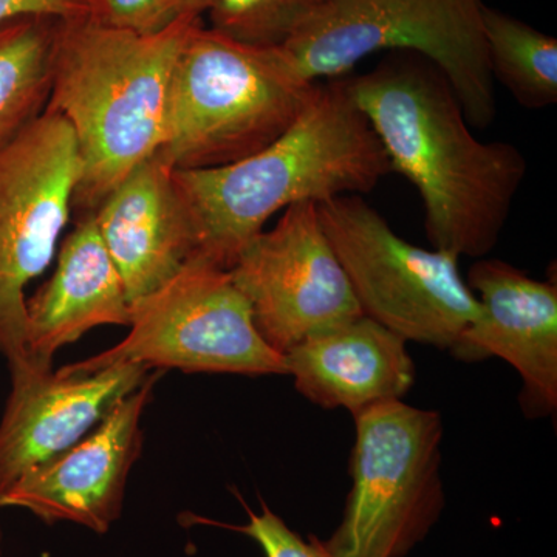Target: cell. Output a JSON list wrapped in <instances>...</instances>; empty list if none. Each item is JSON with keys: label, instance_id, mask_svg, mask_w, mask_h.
<instances>
[{"label": "cell", "instance_id": "6da1fadb", "mask_svg": "<svg viewBox=\"0 0 557 557\" xmlns=\"http://www.w3.org/2000/svg\"><path fill=\"white\" fill-rule=\"evenodd\" d=\"M347 86L392 172L420 194L432 248L458 259L490 255L527 177L523 153L475 138L448 79L416 53L394 51Z\"/></svg>", "mask_w": 557, "mask_h": 557}, {"label": "cell", "instance_id": "7a4b0ae2", "mask_svg": "<svg viewBox=\"0 0 557 557\" xmlns=\"http://www.w3.org/2000/svg\"><path fill=\"white\" fill-rule=\"evenodd\" d=\"M392 174L386 150L348 90L317 84L295 123L267 148L211 170H174L197 237L196 256L230 270L277 212L362 196Z\"/></svg>", "mask_w": 557, "mask_h": 557}, {"label": "cell", "instance_id": "3957f363", "mask_svg": "<svg viewBox=\"0 0 557 557\" xmlns=\"http://www.w3.org/2000/svg\"><path fill=\"white\" fill-rule=\"evenodd\" d=\"M199 22L182 17L152 35L87 17L61 22L46 110L67 121L78 145L83 172L73 209L97 211L161 149L175 64Z\"/></svg>", "mask_w": 557, "mask_h": 557}, {"label": "cell", "instance_id": "277c9868", "mask_svg": "<svg viewBox=\"0 0 557 557\" xmlns=\"http://www.w3.org/2000/svg\"><path fill=\"white\" fill-rule=\"evenodd\" d=\"M317 84L282 47L248 46L199 22L175 64L160 152L174 170L237 163L281 137Z\"/></svg>", "mask_w": 557, "mask_h": 557}, {"label": "cell", "instance_id": "5b68a950", "mask_svg": "<svg viewBox=\"0 0 557 557\" xmlns=\"http://www.w3.org/2000/svg\"><path fill=\"white\" fill-rule=\"evenodd\" d=\"M483 0H329L282 46L311 83L338 79L376 51H409L435 65L469 126L496 119Z\"/></svg>", "mask_w": 557, "mask_h": 557}, {"label": "cell", "instance_id": "8992f818", "mask_svg": "<svg viewBox=\"0 0 557 557\" xmlns=\"http://www.w3.org/2000/svg\"><path fill=\"white\" fill-rule=\"evenodd\" d=\"M354 418L350 493L325 547L338 557H406L445 508L442 416L397 399Z\"/></svg>", "mask_w": 557, "mask_h": 557}, {"label": "cell", "instance_id": "52a82bcc", "mask_svg": "<svg viewBox=\"0 0 557 557\" xmlns=\"http://www.w3.org/2000/svg\"><path fill=\"white\" fill-rule=\"evenodd\" d=\"M362 314L410 343L449 350L479 317L457 256L399 237L362 196L317 205Z\"/></svg>", "mask_w": 557, "mask_h": 557}, {"label": "cell", "instance_id": "ba28073f", "mask_svg": "<svg viewBox=\"0 0 557 557\" xmlns=\"http://www.w3.org/2000/svg\"><path fill=\"white\" fill-rule=\"evenodd\" d=\"M127 327L126 338L115 346L64 369L97 372L138 362L186 373L287 375L285 355L260 335L230 270L200 256L194 255L166 284L132 304Z\"/></svg>", "mask_w": 557, "mask_h": 557}, {"label": "cell", "instance_id": "9c48e42d", "mask_svg": "<svg viewBox=\"0 0 557 557\" xmlns=\"http://www.w3.org/2000/svg\"><path fill=\"white\" fill-rule=\"evenodd\" d=\"M81 172L72 127L50 110L0 146V355L10 372L32 364L25 287L54 258Z\"/></svg>", "mask_w": 557, "mask_h": 557}, {"label": "cell", "instance_id": "30bf717a", "mask_svg": "<svg viewBox=\"0 0 557 557\" xmlns=\"http://www.w3.org/2000/svg\"><path fill=\"white\" fill-rule=\"evenodd\" d=\"M230 274L260 335L282 355L313 333L362 317L311 201L282 211L273 228L244 248Z\"/></svg>", "mask_w": 557, "mask_h": 557}, {"label": "cell", "instance_id": "8fae6325", "mask_svg": "<svg viewBox=\"0 0 557 557\" xmlns=\"http://www.w3.org/2000/svg\"><path fill=\"white\" fill-rule=\"evenodd\" d=\"M163 373L121 399L76 445L33 469L0 496V508L32 512L47 525L67 522L97 534L119 522L132 468L145 446L143 417Z\"/></svg>", "mask_w": 557, "mask_h": 557}, {"label": "cell", "instance_id": "7c38bea8", "mask_svg": "<svg viewBox=\"0 0 557 557\" xmlns=\"http://www.w3.org/2000/svg\"><path fill=\"white\" fill-rule=\"evenodd\" d=\"M150 370L119 362L97 372L33 364L10 372L11 391L0 418V496L86 437L148 380Z\"/></svg>", "mask_w": 557, "mask_h": 557}, {"label": "cell", "instance_id": "4fadbf2b", "mask_svg": "<svg viewBox=\"0 0 557 557\" xmlns=\"http://www.w3.org/2000/svg\"><path fill=\"white\" fill-rule=\"evenodd\" d=\"M479 317L449 348L458 361L500 358L522 379L528 418L557 409V285L537 281L500 259H478L468 273Z\"/></svg>", "mask_w": 557, "mask_h": 557}, {"label": "cell", "instance_id": "5bb4252c", "mask_svg": "<svg viewBox=\"0 0 557 557\" xmlns=\"http://www.w3.org/2000/svg\"><path fill=\"white\" fill-rule=\"evenodd\" d=\"M131 306L156 292L197 251V237L160 149L139 163L94 212Z\"/></svg>", "mask_w": 557, "mask_h": 557}, {"label": "cell", "instance_id": "9a60e30c", "mask_svg": "<svg viewBox=\"0 0 557 557\" xmlns=\"http://www.w3.org/2000/svg\"><path fill=\"white\" fill-rule=\"evenodd\" d=\"M285 364L302 397L351 417L403 399L416 383L408 341L364 314L307 336L285 354Z\"/></svg>", "mask_w": 557, "mask_h": 557}, {"label": "cell", "instance_id": "2e32d148", "mask_svg": "<svg viewBox=\"0 0 557 557\" xmlns=\"http://www.w3.org/2000/svg\"><path fill=\"white\" fill-rule=\"evenodd\" d=\"M25 309V348L32 364L42 369H51L54 355L89 330L129 325L131 300L94 212L81 214L62 242L53 276Z\"/></svg>", "mask_w": 557, "mask_h": 557}, {"label": "cell", "instance_id": "e0dca14e", "mask_svg": "<svg viewBox=\"0 0 557 557\" xmlns=\"http://www.w3.org/2000/svg\"><path fill=\"white\" fill-rule=\"evenodd\" d=\"M61 22L24 16L0 24V146L49 102Z\"/></svg>", "mask_w": 557, "mask_h": 557}, {"label": "cell", "instance_id": "ac0fdd59", "mask_svg": "<svg viewBox=\"0 0 557 557\" xmlns=\"http://www.w3.org/2000/svg\"><path fill=\"white\" fill-rule=\"evenodd\" d=\"M487 61L522 108L542 110L557 102V40L502 11L483 10Z\"/></svg>", "mask_w": 557, "mask_h": 557}, {"label": "cell", "instance_id": "d6986e66", "mask_svg": "<svg viewBox=\"0 0 557 557\" xmlns=\"http://www.w3.org/2000/svg\"><path fill=\"white\" fill-rule=\"evenodd\" d=\"M329 0H211L212 30L256 47H282Z\"/></svg>", "mask_w": 557, "mask_h": 557}, {"label": "cell", "instance_id": "ffe728a7", "mask_svg": "<svg viewBox=\"0 0 557 557\" xmlns=\"http://www.w3.org/2000/svg\"><path fill=\"white\" fill-rule=\"evenodd\" d=\"M247 511V525L233 527V530L252 539L265 557H338L325 547L321 539L313 534L304 539L292 530L265 502H262V511Z\"/></svg>", "mask_w": 557, "mask_h": 557}, {"label": "cell", "instance_id": "44dd1931", "mask_svg": "<svg viewBox=\"0 0 557 557\" xmlns=\"http://www.w3.org/2000/svg\"><path fill=\"white\" fill-rule=\"evenodd\" d=\"M87 20L139 35H152L171 25L164 0H90Z\"/></svg>", "mask_w": 557, "mask_h": 557}, {"label": "cell", "instance_id": "7402d4cb", "mask_svg": "<svg viewBox=\"0 0 557 557\" xmlns=\"http://www.w3.org/2000/svg\"><path fill=\"white\" fill-rule=\"evenodd\" d=\"M90 0H0V24L24 16L60 21L89 17Z\"/></svg>", "mask_w": 557, "mask_h": 557}, {"label": "cell", "instance_id": "603a6c76", "mask_svg": "<svg viewBox=\"0 0 557 557\" xmlns=\"http://www.w3.org/2000/svg\"><path fill=\"white\" fill-rule=\"evenodd\" d=\"M166 16L170 24L182 17H196L201 20L207 14L211 0H164Z\"/></svg>", "mask_w": 557, "mask_h": 557}, {"label": "cell", "instance_id": "cb8c5ba5", "mask_svg": "<svg viewBox=\"0 0 557 557\" xmlns=\"http://www.w3.org/2000/svg\"><path fill=\"white\" fill-rule=\"evenodd\" d=\"M3 553V531L2 527H0V557H2Z\"/></svg>", "mask_w": 557, "mask_h": 557}]
</instances>
